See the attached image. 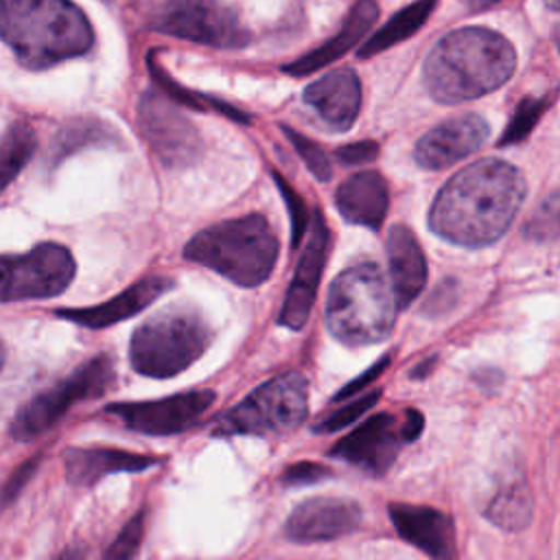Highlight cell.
Returning <instances> with one entry per match:
<instances>
[{"instance_id": "21", "label": "cell", "mask_w": 560, "mask_h": 560, "mask_svg": "<svg viewBox=\"0 0 560 560\" xmlns=\"http://www.w3.org/2000/svg\"><path fill=\"white\" fill-rule=\"evenodd\" d=\"M155 464L158 459L151 455L129 453L120 448H105V446H92V448L72 446L63 453L66 477L72 486H94L107 475L140 472Z\"/></svg>"}, {"instance_id": "23", "label": "cell", "mask_w": 560, "mask_h": 560, "mask_svg": "<svg viewBox=\"0 0 560 560\" xmlns=\"http://www.w3.org/2000/svg\"><path fill=\"white\" fill-rule=\"evenodd\" d=\"M378 18V7L374 0H359L350 13L346 15L341 28L337 31L335 37H330L328 42H324L322 46H317L315 50L306 52L304 57L282 66V70L291 77H304L311 74L324 66H328L330 61L339 59L343 52H348L376 22Z\"/></svg>"}, {"instance_id": "15", "label": "cell", "mask_w": 560, "mask_h": 560, "mask_svg": "<svg viewBox=\"0 0 560 560\" xmlns=\"http://www.w3.org/2000/svg\"><path fill=\"white\" fill-rule=\"evenodd\" d=\"M488 122L477 114L453 116L429 129L416 144L413 158L427 171L446 168L475 153L488 138Z\"/></svg>"}, {"instance_id": "2", "label": "cell", "mask_w": 560, "mask_h": 560, "mask_svg": "<svg viewBox=\"0 0 560 560\" xmlns=\"http://www.w3.org/2000/svg\"><path fill=\"white\" fill-rule=\"evenodd\" d=\"M516 68L512 44L497 31L466 26L444 35L424 61L429 94L446 105L479 98L501 88Z\"/></svg>"}, {"instance_id": "20", "label": "cell", "mask_w": 560, "mask_h": 560, "mask_svg": "<svg viewBox=\"0 0 560 560\" xmlns=\"http://www.w3.org/2000/svg\"><path fill=\"white\" fill-rule=\"evenodd\" d=\"M387 260L392 291L398 308H407L427 284V260L413 232L407 225H394L387 234Z\"/></svg>"}, {"instance_id": "12", "label": "cell", "mask_w": 560, "mask_h": 560, "mask_svg": "<svg viewBox=\"0 0 560 560\" xmlns=\"http://www.w3.org/2000/svg\"><path fill=\"white\" fill-rule=\"evenodd\" d=\"M214 402V392L192 389L162 400L114 402L105 413L120 420L127 429L147 435H173L192 427Z\"/></svg>"}, {"instance_id": "35", "label": "cell", "mask_w": 560, "mask_h": 560, "mask_svg": "<svg viewBox=\"0 0 560 560\" xmlns=\"http://www.w3.org/2000/svg\"><path fill=\"white\" fill-rule=\"evenodd\" d=\"M387 363H389V357H383L378 363H374L368 372H363L354 383H350V385H346L339 394H337V400H343V398H348L350 394H361L363 392V387L368 385V383H372L385 368H387Z\"/></svg>"}, {"instance_id": "19", "label": "cell", "mask_w": 560, "mask_h": 560, "mask_svg": "<svg viewBox=\"0 0 560 560\" xmlns=\"http://www.w3.org/2000/svg\"><path fill=\"white\" fill-rule=\"evenodd\" d=\"M304 101L332 129L346 131L359 114L361 85L352 70H332L304 90Z\"/></svg>"}, {"instance_id": "16", "label": "cell", "mask_w": 560, "mask_h": 560, "mask_svg": "<svg viewBox=\"0 0 560 560\" xmlns=\"http://www.w3.org/2000/svg\"><path fill=\"white\" fill-rule=\"evenodd\" d=\"M359 523L361 508L352 499L315 497L291 512L284 532L293 542H324L354 532Z\"/></svg>"}, {"instance_id": "40", "label": "cell", "mask_w": 560, "mask_h": 560, "mask_svg": "<svg viewBox=\"0 0 560 560\" xmlns=\"http://www.w3.org/2000/svg\"><path fill=\"white\" fill-rule=\"evenodd\" d=\"M545 2H547V7H549V9H553V11L558 9V0H545Z\"/></svg>"}, {"instance_id": "17", "label": "cell", "mask_w": 560, "mask_h": 560, "mask_svg": "<svg viewBox=\"0 0 560 560\" xmlns=\"http://www.w3.org/2000/svg\"><path fill=\"white\" fill-rule=\"evenodd\" d=\"M389 516L400 538L424 551L431 560H455V527L444 512L429 505L392 503Z\"/></svg>"}, {"instance_id": "8", "label": "cell", "mask_w": 560, "mask_h": 560, "mask_svg": "<svg viewBox=\"0 0 560 560\" xmlns=\"http://www.w3.org/2000/svg\"><path fill=\"white\" fill-rule=\"evenodd\" d=\"M114 383V363L107 354H98L52 387L33 396L26 405L20 407L11 420V435L18 442H31L42 433L50 431L70 407L81 400L101 396Z\"/></svg>"}, {"instance_id": "11", "label": "cell", "mask_w": 560, "mask_h": 560, "mask_svg": "<svg viewBox=\"0 0 560 560\" xmlns=\"http://www.w3.org/2000/svg\"><path fill=\"white\" fill-rule=\"evenodd\" d=\"M138 125L164 166L184 168L201 158L203 142L197 127L164 92L147 90L140 96Z\"/></svg>"}, {"instance_id": "6", "label": "cell", "mask_w": 560, "mask_h": 560, "mask_svg": "<svg viewBox=\"0 0 560 560\" xmlns=\"http://www.w3.org/2000/svg\"><path fill=\"white\" fill-rule=\"evenodd\" d=\"M210 346V328L190 304H171L131 335V368L151 378H168L190 368Z\"/></svg>"}, {"instance_id": "9", "label": "cell", "mask_w": 560, "mask_h": 560, "mask_svg": "<svg viewBox=\"0 0 560 560\" xmlns=\"http://www.w3.org/2000/svg\"><path fill=\"white\" fill-rule=\"evenodd\" d=\"M149 28L214 48H243L252 39L234 9L219 0H153Z\"/></svg>"}, {"instance_id": "39", "label": "cell", "mask_w": 560, "mask_h": 560, "mask_svg": "<svg viewBox=\"0 0 560 560\" xmlns=\"http://www.w3.org/2000/svg\"><path fill=\"white\" fill-rule=\"evenodd\" d=\"M2 365H4V343L0 339V370H2Z\"/></svg>"}, {"instance_id": "14", "label": "cell", "mask_w": 560, "mask_h": 560, "mask_svg": "<svg viewBox=\"0 0 560 560\" xmlns=\"http://www.w3.org/2000/svg\"><path fill=\"white\" fill-rule=\"evenodd\" d=\"M328 245H330V232L324 223L322 212L315 210L311 217L306 245L300 254L293 280H291L287 298H284L282 313L278 317V322L282 326H287L291 330H300L306 324L315 293H317V284H319V278L324 271V262L328 256Z\"/></svg>"}, {"instance_id": "4", "label": "cell", "mask_w": 560, "mask_h": 560, "mask_svg": "<svg viewBox=\"0 0 560 560\" xmlns=\"http://www.w3.org/2000/svg\"><path fill=\"white\" fill-rule=\"evenodd\" d=\"M184 258L238 287H258L273 271L278 238L262 214H247L197 232L186 243Z\"/></svg>"}, {"instance_id": "31", "label": "cell", "mask_w": 560, "mask_h": 560, "mask_svg": "<svg viewBox=\"0 0 560 560\" xmlns=\"http://www.w3.org/2000/svg\"><path fill=\"white\" fill-rule=\"evenodd\" d=\"M381 392L378 389H372V392H365L361 398L348 402L346 407H341L339 411H332L330 416H326L322 422L315 424V431L317 433H330V431H337V429H343L348 427L350 422H354L361 413H365L368 409H372L378 400Z\"/></svg>"}, {"instance_id": "10", "label": "cell", "mask_w": 560, "mask_h": 560, "mask_svg": "<svg viewBox=\"0 0 560 560\" xmlns=\"http://www.w3.org/2000/svg\"><path fill=\"white\" fill-rule=\"evenodd\" d=\"M77 265L68 247L39 243L24 254H0V302L46 300L63 293Z\"/></svg>"}, {"instance_id": "1", "label": "cell", "mask_w": 560, "mask_h": 560, "mask_svg": "<svg viewBox=\"0 0 560 560\" xmlns=\"http://www.w3.org/2000/svg\"><path fill=\"white\" fill-rule=\"evenodd\" d=\"M525 190V179L514 164L479 160L440 188L429 210V228L448 243L486 247L510 228Z\"/></svg>"}, {"instance_id": "33", "label": "cell", "mask_w": 560, "mask_h": 560, "mask_svg": "<svg viewBox=\"0 0 560 560\" xmlns=\"http://www.w3.org/2000/svg\"><path fill=\"white\" fill-rule=\"evenodd\" d=\"M330 475V468L322 466V464H313V462H298V464H291L280 481L282 486H306V483H315L324 477Z\"/></svg>"}, {"instance_id": "29", "label": "cell", "mask_w": 560, "mask_h": 560, "mask_svg": "<svg viewBox=\"0 0 560 560\" xmlns=\"http://www.w3.org/2000/svg\"><path fill=\"white\" fill-rule=\"evenodd\" d=\"M144 536V512L131 516V521L120 529L116 540L105 549L101 560H133Z\"/></svg>"}, {"instance_id": "13", "label": "cell", "mask_w": 560, "mask_h": 560, "mask_svg": "<svg viewBox=\"0 0 560 560\" xmlns=\"http://www.w3.org/2000/svg\"><path fill=\"white\" fill-rule=\"evenodd\" d=\"M402 444V418L392 413H376L346 438H341L330 448V455L374 477H381L392 468Z\"/></svg>"}, {"instance_id": "27", "label": "cell", "mask_w": 560, "mask_h": 560, "mask_svg": "<svg viewBox=\"0 0 560 560\" xmlns=\"http://www.w3.org/2000/svg\"><path fill=\"white\" fill-rule=\"evenodd\" d=\"M149 70H151V77H153V81L158 83V88H160L173 103L192 107V109H197V112H210V109H214V112H221L223 116H230V118H234V120H238V122H247V120H249V116H247L245 112H241V109H236V107H232V105H228V103H223V101H219V98H212V96H206V94H197V92L184 90L179 83H175V81L164 72V68H162L160 63H155L153 55L149 57Z\"/></svg>"}, {"instance_id": "28", "label": "cell", "mask_w": 560, "mask_h": 560, "mask_svg": "<svg viewBox=\"0 0 560 560\" xmlns=\"http://www.w3.org/2000/svg\"><path fill=\"white\" fill-rule=\"evenodd\" d=\"M547 107V101L545 98H525L521 101V105L516 107L508 129L503 131L499 144L505 147V144H514V142H521L523 138H527V133L532 131V127L536 125L538 116L545 112Z\"/></svg>"}, {"instance_id": "22", "label": "cell", "mask_w": 560, "mask_h": 560, "mask_svg": "<svg viewBox=\"0 0 560 560\" xmlns=\"http://www.w3.org/2000/svg\"><path fill=\"white\" fill-rule=\"evenodd\" d=\"M341 217L354 225L378 230L385 221L389 195L387 184L376 171H361L343 179L335 192Z\"/></svg>"}, {"instance_id": "32", "label": "cell", "mask_w": 560, "mask_h": 560, "mask_svg": "<svg viewBox=\"0 0 560 560\" xmlns=\"http://www.w3.org/2000/svg\"><path fill=\"white\" fill-rule=\"evenodd\" d=\"M273 177H276V184H278L280 192H282V197L287 199V206H289V214H291V234H293V247H295L298 241L302 238L306 225H308V212H306V206H304L302 197H300L278 173H273Z\"/></svg>"}, {"instance_id": "37", "label": "cell", "mask_w": 560, "mask_h": 560, "mask_svg": "<svg viewBox=\"0 0 560 560\" xmlns=\"http://www.w3.org/2000/svg\"><path fill=\"white\" fill-rule=\"evenodd\" d=\"M55 560H85V547L79 542L68 545Z\"/></svg>"}, {"instance_id": "26", "label": "cell", "mask_w": 560, "mask_h": 560, "mask_svg": "<svg viewBox=\"0 0 560 560\" xmlns=\"http://www.w3.org/2000/svg\"><path fill=\"white\" fill-rule=\"evenodd\" d=\"M35 151V131L28 122H13L0 138V195L18 177Z\"/></svg>"}, {"instance_id": "38", "label": "cell", "mask_w": 560, "mask_h": 560, "mask_svg": "<svg viewBox=\"0 0 560 560\" xmlns=\"http://www.w3.org/2000/svg\"><path fill=\"white\" fill-rule=\"evenodd\" d=\"M470 11H483V9H488V7H492V4H497L499 0H462Z\"/></svg>"}, {"instance_id": "18", "label": "cell", "mask_w": 560, "mask_h": 560, "mask_svg": "<svg viewBox=\"0 0 560 560\" xmlns=\"http://www.w3.org/2000/svg\"><path fill=\"white\" fill-rule=\"evenodd\" d=\"M171 284L173 282L168 278L147 276L103 304L85 306V308H61V311H55V315L70 319L85 328H105L116 322L133 317L144 306H149L155 298H160L164 291H168Z\"/></svg>"}, {"instance_id": "5", "label": "cell", "mask_w": 560, "mask_h": 560, "mask_svg": "<svg viewBox=\"0 0 560 560\" xmlns=\"http://www.w3.org/2000/svg\"><path fill=\"white\" fill-rule=\"evenodd\" d=\"M398 304L378 265L359 262L343 269L326 298V326L346 346L383 341L396 322Z\"/></svg>"}, {"instance_id": "24", "label": "cell", "mask_w": 560, "mask_h": 560, "mask_svg": "<svg viewBox=\"0 0 560 560\" xmlns=\"http://www.w3.org/2000/svg\"><path fill=\"white\" fill-rule=\"evenodd\" d=\"M435 0H416L413 4L405 7L402 11H398L383 28H378L363 46L359 57H374L387 48H392L394 44L411 37L429 18V13L433 11Z\"/></svg>"}, {"instance_id": "25", "label": "cell", "mask_w": 560, "mask_h": 560, "mask_svg": "<svg viewBox=\"0 0 560 560\" xmlns=\"http://www.w3.org/2000/svg\"><path fill=\"white\" fill-rule=\"evenodd\" d=\"M532 492L525 481H514L494 494L486 516L501 529L518 532L532 521Z\"/></svg>"}, {"instance_id": "7", "label": "cell", "mask_w": 560, "mask_h": 560, "mask_svg": "<svg viewBox=\"0 0 560 560\" xmlns=\"http://www.w3.org/2000/svg\"><path fill=\"white\" fill-rule=\"evenodd\" d=\"M308 381L300 372H287L256 387L245 400L221 413L212 435H280L306 420Z\"/></svg>"}, {"instance_id": "36", "label": "cell", "mask_w": 560, "mask_h": 560, "mask_svg": "<svg viewBox=\"0 0 560 560\" xmlns=\"http://www.w3.org/2000/svg\"><path fill=\"white\" fill-rule=\"evenodd\" d=\"M422 424H424L422 413L416 411V409H407L405 416H402V435H405V442H413V440L422 433Z\"/></svg>"}, {"instance_id": "30", "label": "cell", "mask_w": 560, "mask_h": 560, "mask_svg": "<svg viewBox=\"0 0 560 560\" xmlns=\"http://www.w3.org/2000/svg\"><path fill=\"white\" fill-rule=\"evenodd\" d=\"M282 131H284V136L289 138V142L293 144V149L302 155V160H304V164L308 166V171H311L317 179L326 182V179L330 177V160H328V155L324 153V149H322L317 142L308 140L306 136H302L300 131H295V129H291V127H282Z\"/></svg>"}, {"instance_id": "3", "label": "cell", "mask_w": 560, "mask_h": 560, "mask_svg": "<svg viewBox=\"0 0 560 560\" xmlns=\"http://www.w3.org/2000/svg\"><path fill=\"white\" fill-rule=\"evenodd\" d=\"M0 39L31 70L85 55L92 26L70 0H0Z\"/></svg>"}, {"instance_id": "34", "label": "cell", "mask_w": 560, "mask_h": 560, "mask_svg": "<svg viewBox=\"0 0 560 560\" xmlns=\"http://www.w3.org/2000/svg\"><path fill=\"white\" fill-rule=\"evenodd\" d=\"M335 155L343 162V164H363L370 162L378 155V144L374 140H359L352 144H343L335 151Z\"/></svg>"}]
</instances>
